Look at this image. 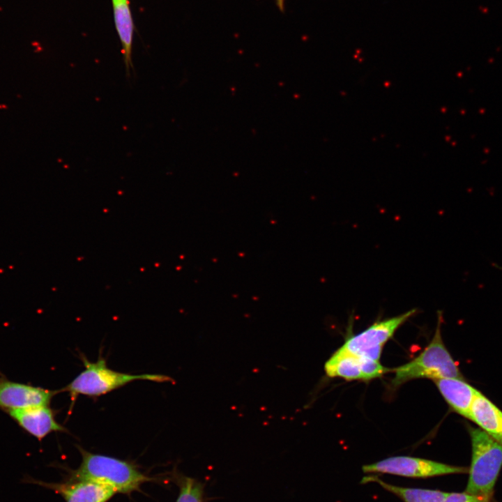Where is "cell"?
<instances>
[{"mask_svg": "<svg viewBox=\"0 0 502 502\" xmlns=\"http://www.w3.org/2000/svg\"><path fill=\"white\" fill-rule=\"evenodd\" d=\"M77 448L82 455V462L79 466L71 472L68 480L97 482L123 494L137 491L144 483L151 480L132 463L92 453L80 446Z\"/></svg>", "mask_w": 502, "mask_h": 502, "instance_id": "6da1fadb", "label": "cell"}, {"mask_svg": "<svg viewBox=\"0 0 502 502\" xmlns=\"http://www.w3.org/2000/svg\"><path fill=\"white\" fill-rule=\"evenodd\" d=\"M84 370L81 372L63 390L69 393L71 406L78 395L98 397L139 380L158 383L173 382V379L159 374H132L114 371L107 367L105 358L99 356L96 362L82 357Z\"/></svg>", "mask_w": 502, "mask_h": 502, "instance_id": "7a4b0ae2", "label": "cell"}, {"mask_svg": "<svg viewBox=\"0 0 502 502\" xmlns=\"http://www.w3.org/2000/svg\"><path fill=\"white\" fill-rule=\"evenodd\" d=\"M433 338L425 349L411 361L393 370L392 386L397 387L416 379L457 378L463 379L458 366L446 348L441 337V313Z\"/></svg>", "mask_w": 502, "mask_h": 502, "instance_id": "3957f363", "label": "cell"}, {"mask_svg": "<svg viewBox=\"0 0 502 502\" xmlns=\"http://www.w3.org/2000/svg\"><path fill=\"white\" fill-rule=\"evenodd\" d=\"M469 429L472 457L465 492L491 500L502 466V446L480 428Z\"/></svg>", "mask_w": 502, "mask_h": 502, "instance_id": "277c9868", "label": "cell"}, {"mask_svg": "<svg viewBox=\"0 0 502 502\" xmlns=\"http://www.w3.org/2000/svg\"><path fill=\"white\" fill-rule=\"evenodd\" d=\"M416 312V309H412L402 314L376 321L361 333L348 337L341 348L358 356L379 360L384 344Z\"/></svg>", "mask_w": 502, "mask_h": 502, "instance_id": "5b68a950", "label": "cell"}, {"mask_svg": "<svg viewBox=\"0 0 502 502\" xmlns=\"http://www.w3.org/2000/svg\"><path fill=\"white\" fill-rule=\"evenodd\" d=\"M365 473H379L406 477L426 478L453 473H464L469 469L407 456L388 457L381 461L363 466Z\"/></svg>", "mask_w": 502, "mask_h": 502, "instance_id": "8992f818", "label": "cell"}, {"mask_svg": "<svg viewBox=\"0 0 502 502\" xmlns=\"http://www.w3.org/2000/svg\"><path fill=\"white\" fill-rule=\"evenodd\" d=\"M58 392L0 379V409L8 413L36 406H49Z\"/></svg>", "mask_w": 502, "mask_h": 502, "instance_id": "52a82bcc", "label": "cell"}, {"mask_svg": "<svg viewBox=\"0 0 502 502\" xmlns=\"http://www.w3.org/2000/svg\"><path fill=\"white\" fill-rule=\"evenodd\" d=\"M24 482L50 489L60 494L66 502H107L116 492L112 487L89 480H67L49 483L26 476Z\"/></svg>", "mask_w": 502, "mask_h": 502, "instance_id": "ba28073f", "label": "cell"}, {"mask_svg": "<svg viewBox=\"0 0 502 502\" xmlns=\"http://www.w3.org/2000/svg\"><path fill=\"white\" fill-rule=\"evenodd\" d=\"M8 413L24 430L39 441L53 432H67L56 420L55 413L49 406L12 411Z\"/></svg>", "mask_w": 502, "mask_h": 502, "instance_id": "9c48e42d", "label": "cell"}, {"mask_svg": "<svg viewBox=\"0 0 502 502\" xmlns=\"http://www.w3.org/2000/svg\"><path fill=\"white\" fill-rule=\"evenodd\" d=\"M439 392L457 413L470 419L471 407L478 392L462 379L443 378L434 380Z\"/></svg>", "mask_w": 502, "mask_h": 502, "instance_id": "30bf717a", "label": "cell"}, {"mask_svg": "<svg viewBox=\"0 0 502 502\" xmlns=\"http://www.w3.org/2000/svg\"><path fill=\"white\" fill-rule=\"evenodd\" d=\"M502 446V411L479 391L470 412V419Z\"/></svg>", "mask_w": 502, "mask_h": 502, "instance_id": "8fae6325", "label": "cell"}, {"mask_svg": "<svg viewBox=\"0 0 502 502\" xmlns=\"http://www.w3.org/2000/svg\"><path fill=\"white\" fill-rule=\"evenodd\" d=\"M114 23L121 45L123 61L128 76L132 68V45L133 22L128 0H112Z\"/></svg>", "mask_w": 502, "mask_h": 502, "instance_id": "7c38bea8", "label": "cell"}, {"mask_svg": "<svg viewBox=\"0 0 502 502\" xmlns=\"http://www.w3.org/2000/svg\"><path fill=\"white\" fill-rule=\"evenodd\" d=\"M329 377H342L347 380H363L360 356L339 348L324 365Z\"/></svg>", "mask_w": 502, "mask_h": 502, "instance_id": "4fadbf2b", "label": "cell"}, {"mask_svg": "<svg viewBox=\"0 0 502 502\" xmlns=\"http://www.w3.org/2000/svg\"><path fill=\"white\" fill-rule=\"evenodd\" d=\"M375 482L386 490L400 497L404 502H443L448 493L440 490L408 488L387 483L376 476H367L362 482Z\"/></svg>", "mask_w": 502, "mask_h": 502, "instance_id": "5bb4252c", "label": "cell"}, {"mask_svg": "<svg viewBox=\"0 0 502 502\" xmlns=\"http://www.w3.org/2000/svg\"><path fill=\"white\" fill-rule=\"evenodd\" d=\"M179 492L176 502H204V485L194 478L179 476L176 478Z\"/></svg>", "mask_w": 502, "mask_h": 502, "instance_id": "9a60e30c", "label": "cell"}, {"mask_svg": "<svg viewBox=\"0 0 502 502\" xmlns=\"http://www.w3.org/2000/svg\"><path fill=\"white\" fill-rule=\"evenodd\" d=\"M360 359L363 380H370L379 377L388 370L382 366L379 363V360L365 357H360Z\"/></svg>", "mask_w": 502, "mask_h": 502, "instance_id": "2e32d148", "label": "cell"}, {"mask_svg": "<svg viewBox=\"0 0 502 502\" xmlns=\"http://www.w3.org/2000/svg\"><path fill=\"white\" fill-rule=\"evenodd\" d=\"M443 502H492L491 500L483 499L480 496L462 493H448Z\"/></svg>", "mask_w": 502, "mask_h": 502, "instance_id": "e0dca14e", "label": "cell"}, {"mask_svg": "<svg viewBox=\"0 0 502 502\" xmlns=\"http://www.w3.org/2000/svg\"><path fill=\"white\" fill-rule=\"evenodd\" d=\"M277 6L280 11H283L285 6V0H275Z\"/></svg>", "mask_w": 502, "mask_h": 502, "instance_id": "ac0fdd59", "label": "cell"}]
</instances>
